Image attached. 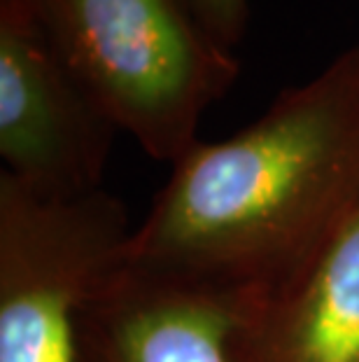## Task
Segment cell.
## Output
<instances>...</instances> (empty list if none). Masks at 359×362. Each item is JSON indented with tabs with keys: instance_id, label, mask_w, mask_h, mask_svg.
<instances>
[{
	"instance_id": "cell-6",
	"label": "cell",
	"mask_w": 359,
	"mask_h": 362,
	"mask_svg": "<svg viewBox=\"0 0 359 362\" xmlns=\"http://www.w3.org/2000/svg\"><path fill=\"white\" fill-rule=\"evenodd\" d=\"M236 362H359V213L296 281L252 299Z\"/></svg>"
},
{
	"instance_id": "cell-4",
	"label": "cell",
	"mask_w": 359,
	"mask_h": 362,
	"mask_svg": "<svg viewBox=\"0 0 359 362\" xmlns=\"http://www.w3.org/2000/svg\"><path fill=\"white\" fill-rule=\"evenodd\" d=\"M117 131L26 0H0L3 173L49 202L89 197L103 189Z\"/></svg>"
},
{
	"instance_id": "cell-2",
	"label": "cell",
	"mask_w": 359,
	"mask_h": 362,
	"mask_svg": "<svg viewBox=\"0 0 359 362\" xmlns=\"http://www.w3.org/2000/svg\"><path fill=\"white\" fill-rule=\"evenodd\" d=\"M37 24L112 124L175 164L203 115L241 75L189 0H26Z\"/></svg>"
},
{
	"instance_id": "cell-1",
	"label": "cell",
	"mask_w": 359,
	"mask_h": 362,
	"mask_svg": "<svg viewBox=\"0 0 359 362\" xmlns=\"http://www.w3.org/2000/svg\"><path fill=\"white\" fill-rule=\"evenodd\" d=\"M359 213V45L282 89L224 141L173 164L121 264L259 302L315 262Z\"/></svg>"
},
{
	"instance_id": "cell-5",
	"label": "cell",
	"mask_w": 359,
	"mask_h": 362,
	"mask_svg": "<svg viewBox=\"0 0 359 362\" xmlns=\"http://www.w3.org/2000/svg\"><path fill=\"white\" fill-rule=\"evenodd\" d=\"M252 299L121 264L94 281L75 313V362H236Z\"/></svg>"
},
{
	"instance_id": "cell-7",
	"label": "cell",
	"mask_w": 359,
	"mask_h": 362,
	"mask_svg": "<svg viewBox=\"0 0 359 362\" xmlns=\"http://www.w3.org/2000/svg\"><path fill=\"white\" fill-rule=\"evenodd\" d=\"M189 3L208 33L226 49L236 52L248 33L250 0H189Z\"/></svg>"
},
{
	"instance_id": "cell-3",
	"label": "cell",
	"mask_w": 359,
	"mask_h": 362,
	"mask_svg": "<svg viewBox=\"0 0 359 362\" xmlns=\"http://www.w3.org/2000/svg\"><path fill=\"white\" fill-rule=\"evenodd\" d=\"M131 229L105 189L49 202L0 173V362H75L78 306Z\"/></svg>"
}]
</instances>
